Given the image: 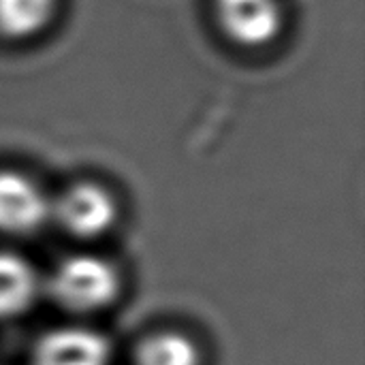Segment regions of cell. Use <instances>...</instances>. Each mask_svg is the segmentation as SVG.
Returning a JSON list of instances; mask_svg holds the SVG:
<instances>
[{"label":"cell","mask_w":365,"mask_h":365,"mask_svg":"<svg viewBox=\"0 0 365 365\" xmlns=\"http://www.w3.org/2000/svg\"><path fill=\"white\" fill-rule=\"evenodd\" d=\"M51 291L71 310H96L113 299L118 276L107 261L92 255H77L56 269Z\"/></svg>","instance_id":"6da1fadb"},{"label":"cell","mask_w":365,"mask_h":365,"mask_svg":"<svg viewBox=\"0 0 365 365\" xmlns=\"http://www.w3.org/2000/svg\"><path fill=\"white\" fill-rule=\"evenodd\" d=\"M56 212L64 229L79 237H96L115 220V203L111 195L88 182L71 186L60 197Z\"/></svg>","instance_id":"7a4b0ae2"},{"label":"cell","mask_w":365,"mask_h":365,"mask_svg":"<svg viewBox=\"0 0 365 365\" xmlns=\"http://www.w3.org/2000/svg\"><path fill=\"white\" fill-rule=\"evenodd\" d=\"M51 212L45 192L17 171H0V231L30 233Z\"/></svg>","instance_id":"3957f363"},{"label":"cell","mask_w":365,"mask_h":365,"mask_svg":"<svg viewBox=\"0 0 365 365\" xmlns=\"http://www.w3.org/2000/svg\"><path fill=\"white\" fill-rule=\"evenodd\" d=\"M216 11L227 34L242 45H265L282 26L278 0H216Z\"/></svg>","instance_id":"277c9868"},{"label":"cell","mask_w":365,"mask_h":365,"mask_svg":"<svg viewBox=\"0 0 365 365\" xmlns=\"http://www.w3.org/2000/svg\"><path fill=\"white\" fill-rule=\"evenodd\" d=\"M111 351L103 336L64 327L47 334L34 351V365H109Z\"/></svg>","instance_id":"5b68a950"},{"label":"cell","mask_w":365,"mask_h":365,"mask_svg":"<svg viewBox=\"0 0 365 365\" xmlns=\"http://www.w3.org/2000/svg\"><path fill=\"white\" fill-rule=\"evenodd\" d=\"M36 287V274L26 259L0 252V319L21 314L32 304Z\"/></svg>","instance_id":"8992f818"},{"label":"cell","mask_w":365,"mask_h":365,"mask_svg":"<svg viewBox=\"0 0 365 365\" xmlns=\"http://www.w3.org/2000/svg\"><path fill=\"white\" fill-rule=\"evenodd\" d=\"M56 0H0V32L6 36H30L53 15Z\"/></svg>","instance_id":"52a82bcc"},{"label":"cell","mask_w":365,"mask_h":365,"mask_svg":"<svg viewBox=\"0 0 365 365\" xmlns=\"http://www.w3.org/2000/svg\"><path fill=\"white\" fill-rule=\"evenodd\" d=\"M137 365H199V351L182 334H158L141 342Z\"/></svg>","instance_id":"ba28073f"}]
</instances>
